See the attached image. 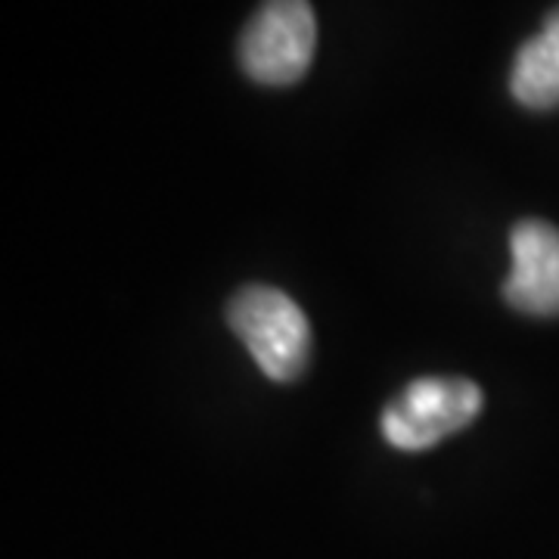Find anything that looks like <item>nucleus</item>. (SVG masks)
<instances>
[{
  "label": "nucleus",
  "mask_w": 559,
  "mask_h": 559,
  "mask_svg": "<svg viewBox=\"0 0 559 559\" xmlns=\"http://www.w3.org/2000/svg\"><path fill=\"white\" fill-rule=\"evenodd\" d=\"M227 323L267 380L293 382L308 367L311 323L299 301L274 286L240 289L227 305Z\"/></svg>",
  "instance_id": "f257e3e1"
},
{
  "label": "nucleus",
  "mask_w": 559,
  "mask_h": 559,
  "mask_svg": "<svg viewBox=\"0 0 559 559\" xmlns=\"http://www.w3.org/2000/svg\"><path fill=\"white\" fill-rule=\"evenodd\" d=\"M318 20L308 0H261L240 35L242 72L267 87L305 79L314 62Z\"/></svg>",
  "instance_id": "f03ea898"
},
{
  "label": "nucleus",
  "mask_w": 559,
  "mask_h": 559,
  "mask_svg": "<svg viewBox=\"0 0 559 559\" xmlns=\"http://www.w3.org/2000/svg\"><path fill=\"white\" fill-rule=\"evenodd\" d=\"M485 395L463 377H419L380 417L382 439L399 451H429L479 417Z\"/></svg>",
  "instance_id": "7ed1b4c3"
},
{
  "label": "nucleus",
  "mask_w": 559,
  "mask_h": 559,
  "mask_svg": "<svg viewBox=\"0 0 559 559\" xmlns=\"http://www.w3.org/2000/svg\"><path fill=\"white\" fill-rule=\"evenodd\" d=\"M513 267L503 280V299L528 318H559V227L520 221L510 234Z\"/></svg>",
  "instance_id": "20e7f679"
},
{
  "label": "nucleus",
  "mask_w": 559,
  "mask_h": 559,
  "mask_svg": "<svg viewBox=\"0 0 559 559\" xmlns=\"http://www.w3.org/2000/svg\"><path fill=\"white\" fill-rule=\"evenodd\" d=\"M510 91L525 109L544 112L559 106V7L544 20L538 35L520 47L510 72Z\"/></svg>",
  "instance_id": "39448f33"
}]
</instances>
